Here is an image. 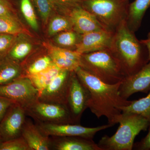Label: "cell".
I'll return each instance as SVG.
<instances>
[{
  "label": "cell",
  "mask_w": 150,
  "mask_h": 150,
  "mask_svg": "<svg viewBox=\"0 0 150 150\" xmlns=\"http://www.w3.org/2000/svg\"><path fill=\"white\" fill-rule=\"evenodd\" d=\"M20 6L22 13L30 26L33 29L37 30L38 23L30 0H20Z\"/></svg>",
  "instance_id": "cell-25"
},
{
  "label": "cell",
  "mask_w": 150,
  "mask_h": 150,
  "mask_svg": "<svg viewBox=\"0 0 150 150\" xmlns=\"http://www.w3.org/2000/svg\"><path fill=\"white\" fill-rule=\"evenodd\" d=\"M21 136L30 150H50V137L43 134L36 124L29 119H26Z\"/></svg>",
  "instance_id": "cell-16"
},
{
  "label": "cell",
  "mask_w": 150,
  "mask_h": 150,
  "mask_svg": "<svg viewBox=\"0 0 150 150\" xmlns=\"http://www.w3.org/2000/svg\"><path fill=\"white\" fill-rule=\"evenodd\" d=\"M114 32L104 28L83 34L75 51L83 54L109 49Z\"/></svg>",
  "instance_id": "cell-12"
},
{
  "label": "cell",
  "mask_w": 150,
  "mask_h": 150,
  "mask_svg": "<svg viewBox=\"0 0 150 150\" xmlns=\"http://www.w3.org/2000/svg\"><path fill=\"white\" fill-rule=\"evenodd\" d=\"M36 123L76 124L66 105L43 102L38 100L25 109Z\"/></svg>",
  "instance_id": "cell-6"
},
{
  "label": "cell",
  "mask_w": 150,
  "mask_h": 150,
  "mask_svg": "<svg viewBox=\"0 0 150 150\" xmlns=\"http://www.w3.org/2000/svg\"><path fill=\"white\" fill-rule=\"evenodd\" d=\"M150 89V61L134 74L124 79L119 88L120 95L128 99L138 92L146 93Z\"/></svg>",
  "instance_id": "cell-14"
},
{
  "label": "cell",
  "mask_w": 150,
  "mask_h": 150,
  "mask_svg": "<svg viewBox=\"0 0 150 150\" xmlns=\"http://www.w3.org/2000/svg\"><path fill=\"white\" fill-rule=\"evenodd\" d=\"M17 35L0 33V60L5 58L14 44Z\"/></svg>",
  "instance_id": "cell-29"
},
{
  "label": "cell",
  "mask_w": 150,
  "mask_h": 150,
  "mask_svg": "<svg viewBox=\"0 0 150 150\" xmlns=\"http://www.w3.org/2000/svg\"><path fill=\"white\" fill-rule=\"evenodd\" d=\"M50 150H101L93 139L79 137H50Z\"/></svg>",
  "instance_id": "cell-15"
},
{
  "label": "cell",
  "mask_w": 150,
  "mask_h": 150,
  "mask_svg": "<svg viewBox=\"0 0 150 150\" xmlns=\"http://www.w3.org/2000/svg\"><path fill=\"white\" fill-rule=\"evenodd\" d=\"M22 76L21 64L6 57L0 60V86L10 83Z\"/></svg>",
  "instance_id": "cell-18"
},
{
  "label": "cell",
  "mask_w": 150,
  "mask_h": 150,
  "mask_svg": "<svg viewBox=\"0 0 150 150\" xmlns=\"http://www.w3.org/2000/svg\"><path fill=\"white\" fill-rule=\"evenodd\" d=\"M122 113L136 114L142 115L150 122V89L148 95L123 108Z\"/></svg>",
  "instance_id": "cell-21"
},
{
  "label": "cell",
  "mask_w": 150,
  "mask_h": 150,
  "mask_svg": "<svg viewBox=\"0 0 150 150\" xmlns=\"http://www.w3.org/2000/svg\"><path fill=\"white\" fill-rule=\"evenodd\" d=\"M150 7V0H135L129 4L126 22L132 32L140 28L145 13Z\"/></svg>",
  "instance_id": "cell-17"
},
{
  "label": "cell",
  "mask_w": 150,
  "mask_h": 150,
  "mask_svg": "<svg viewBox=\"0 0 150 150\" xmlns=\"http://www.w3.org/2000/svg\"><path fill=\"white\" fill-rule=\"evenodd\" d=\"M33 1L43 21L47 22L52 10V2L49 0H33Z\"/></svg>",
  "instance_id": "cell-30"
},
{
  "label": "cell",
  "mask_w": 150,
  "mask_h": 150,
  "mask_svg": "<svg viewBox=\"0 0 150 150\" xmlns=\"http://www.w3.org/2000/svg\"><path fill=\"white\" fill-rule=\"evenodd\" d=\"M109 49L126 78L136 74L149 62L146 47L128 28L126 21L114 31Z\"/></svg>",
  "instance_id": "cell-2"
},
{
  "label": "cell",
  "mask_w": 150,
  "mask_h": 150,
  "mask_svg": "<svg viewBox=\"0 0 150 150\" xmlns=\"http://www.w3.org/2000/svg\"><path fill=\"white\" fill-rule=\"evenodd\" d=\"M117 131L111 137L105 135L98 145L101 150H132L136 137L146 131L150 122L142 115L122 113Z\"/></svg>",
  "instance_id": "cell-3"
},
{
  "label": "cell",
  "mask_w": 150,
  "mask_h": 150,
  "mask_svg": "<svg viewBox=\"0 0 150 150\" xmlns=\"http://www.w3.org/2000/svg\"><path fill=\"white\" fill-rule=\"evenodd\" d=\"M0 16H16L10 0H0Z\"/></svg>",
  "instance_id": "cell-31"
},
{
  "label": "cell",
  "mask_w": 150,
  "mask_h": 150,
  "mask_svg": "<svg viewBox=\"0 0 150 150\" xmlns=\"http://www.w3.org/2000/svg\"><path fill=\"white\" fill-rule=\"evenodd\" d=\"M0 150H30L27 143L21 137L0 142Z\"/></svg>",
  "instance_id": "cell-28"
},
{
  "label": "cell",
  "mask_w": 150,
  "mask_h": 150,
  "mask_svg": "<svg viewBox=\"0 0 150 150\" xmlns=\"http://www.w3.org/2000/svg\"><path fill=\"white\" fill-rule=\"evenodd\" d=\"M56 1L60 3H65L74 1H75V0H56Z\"/></svg>",
  "instance_id": "cell-35"
},
{
  "label": "cell",
  "mask_w": 150,
  "mask_h": 150,
  "mask_svg": "<svg viewBox=\"0 0 150 150\" xmlns=\"http://www.w3.org/2000/svg\"><path fill=\"white\" fill-rule=\"evenodd\" d=\"M79 34L74 30L63 31L57 35L56 38V43L60 46L64 47L76 46L81 40Z\"/></svg>",
  "instance_id": "cell-26"
},
{
  "label": "cell",
  "mask_w": 150,
  "mask_h": 150,
  "mask_svg": "<svg viewBox=\"0 0 150 150\" xmlns=\"http://www.w3.org/2000/svg\"><path fill=\"white\" fill-rule=\"evenodd\" d=\"M83 8L91 14L103 26L114 32L126 21L129 0H75Z\"/></svg>",
  "instance_id": "cell-5"
},
{
  "label": "cell",
  "mask_w": 150,
  "mask_h": 150,
  "mask_svg": "<svg viewBox=\"0 0 150 150\" xmlns=\"http://www.w3.org/2000/svg\"><path fill=\"white\" fill-rule=\"evenodd\" d=\"M133 149L139 150H150V128L147 135L141 142L134 144Z\"/></svg>",
  "instance_id": "cell-33"
},
{
  "label": "cell",
  "mask_w": 150,
  "mask_h": 150,
  "mask_svg": "<svg viewBox=\"0 0 150 150\" xmlns=\"http://www.w3.org/2000/svg\"><path fill=\"white\" fill-rule=\"evenodd\" d=\"M62 70L53 64L46 70L28 77L39 93L46 88Z\"/></svg>",
  "instance_id": "cell-19"
},
{
  "label": "cell",
  "mask_w": 150,
  "mask_h": 150,
  "mask_svg": "<svg viewBox=\"0 0 150 150\" xmlns=\"http://www.w3.org/2000/svg\"><path fill=\"white\" fill-rule=\"evenodd\" d=\"M14 103H15L10 99L0 96V122L9 108Z\"/></svg>",
  "instance_id": "cell-32"
},
{
  "label": "cell",
  "mask_w": 150,
  "mask_h": 150,
  "mask_svg": "<svg viewBox=\"0 0 150 150\" xmlns=\"http://www.w3.org/2000/svg\"><path fill=\"white\" fill-rule=\"evenodd\" d=\"M32 49L31 43L27 41L15 42L6 57L21 64L30 54Z\"/></svg>",
  "instance_id": "cell-22"
},
{
  "label": "cell",
  "mask_w": 150,
  "mask_h": 150,
  "mask_svg": "<svg viewBox=\"0 0 150 150\" xmlns=\"http://www.w3.org/2000/svg\"><path fill=\"white\" fill-rule=\"evenodd\" d=\"M142 42L144 45L146 47L148 52V55H149V62L150 61V32L148 33L147 38L146 39L144 40H141Z\"/></svg>",
  "instance_id": "cell-34"
},
{
  "label": "cell",
  "mask_w": 150,
  "mask_h": 150,
  "mask_svg": "<svg viewBox=\"0 0 150 150\" xmlns=\"http://www.w3.org/2000/svg\"><path fill=\"white\" fill-rule=\"evenodd\" d=\"M75 72L89 92L88 108L91 112L98 118L104 116L112 126L118 123L123 108L132 102L120 95L119 89L122 82L114 84L105 83L80 67Z\"/></svg>",
  "instance_id": "cell-1"
},
{
  "label": "cell",
  "mask_w": 150,
  "mask_h": 150,
  "mask_svg": "<svg viewBox=\"0 0 150 150\" xmlns=\"http://www.w3.org/2000/svg\"><path fill=\"white\" fill-rule=\"evenodd\" d=\"M39 91L29 78L21 77L0 86V96L13 100L26 109L38 99Z\"/></svg>",
  "instance_id": "cell-7"
},
{
  "label": "cell",
  "mask_w": 150,
  "mask_h": 150,
  "mask_svg": "<svg viewBox=\"0 0 150 150\" xmlns=\"http://www.w3.org/2000/svg\"><path fill=\"white\" fill-rule=\"evenodd\" d=\"M53 64V61L49 54L38 56L28 62L24 67H22V77L28 78L36 74L46 70Z\"/></svg>",
  "instance_id": "cell-20"
},
{
  "label": "cell",
  "mask_w": 150,
  "mask_h": 150,
  "mask_svg": "<svg viewBox=\"0 0 150 150\" xmlns=\"http://www.w3.org/2000/svg\"><path fill=\"white\" fill-rule=\"evenodd\" d=\"M90 97L88 91L81 82L75 71L71 72L66 105L76 124H80L82 115L88 108Z\"/></svg>",
  "instance_id": "cell-8"
},
{
  "label": "cell",
  "mask_w": 150,
  "mask_h": 150,
  "mask_svg": "<svg viewBox=\"0 0 150 150\" xmlns=\"http://www.w3.org/2000/svg\"><path fill=\"white\" fill-rule=\"evenodd\" d=\"M49 1H51V2H54L56 1V0H49Z\"/></svg>",
  "instance_id": "cell-36"
},
{
  "label": "cell",
  "mask_w": 150,
  "mask_h": 150,
  "mask_svg": "<svg viewBox=\"0 0 150 150\" xmlns=\"http://www.w3.org/2000/svg\"><path fill=\"white\" fill-rule=\"evenodd\" d=\"M26 116L24 108L16 103L12 105L0 122L1 142L21 136Z\"/></svg>",
  "instance_id": "cell-10"
},
{
  "label": "cell",
  "mask_w": 150,
  "mask_h": 150,
  "mask_svg": "<svg viewBox=\"0 0 150 150\" xmlns=\"http://www.w3.org/2000/svg\"><path fill=\"white\" fill-rule=\"evenodd\" d=\"M80 67L105 83L114 84L126 78L110 49L81 54Z\"/></svg>",
  "instance_id": "cell-4"
},
{
  "label": "cell",
  "mask_w": 150,
  "mask_h": 150,
  "mask_svg": "<svg viewBox=\"0 0 150 150\" xmlns=\"http://www.w3.org/2000/svg\"><path fill=\"white\" fill-rule=\"evenodd\" d=\"M0 142H1V141H0Z\"/></svg>",
  "instance_id": "cell-37"
},
{
  "label": "cell",
  "mask_w": 150,
  "mask_h": 150,
  "mask_svg": "<svg viewBox=\"0 0 150 150\" xmlns=\"http://www.w3.org/2000/svg\"><path fill=\"white\" fill-rule=\"evenodd\" d=\"M71 72L62 70L49 85L39 93L38 100L43 102L66 105V98Z\"/></svg>",
  "instance_id": "cell-11"
},
{
  "label": "cell",
  "mask_w": 150,
  "mask_h": 150,
  "mask_svg": "<svg viewBox=\"0 0 150 150\" xmlns=\"http://www.w3.org/2000/svg\"><path fill=\"white\" fill-rule=\"evenodd\" d=\"M53 63L62 70L75 71L80 67V62L52 52H48Z\"/></svg>",
  "instance_id": "cell-27"
},
{
  "label": "cell",
  "mask_w": 150,
  "mask_h": 150,
  "mask_svg": "<svg viewBox=\"0 0 150 150\" xmlns=\"http://www.w3.org/2000/svg\"><path fill=\"white\" fill-rule=\"evenodd\" d=\"M24 30L16 16H0V33L18 35Z\"/></svg>",
  "instance_id": "cell-23"
},
{
  "label": "cell",
  "mask_w": 150,
  "mask_h": 150,
  "mask_svg": "<svg viewBox=\"0 0 150 150\" xmlns=\"http://www.w3.org/2000/svg\"><path fill=\"white\" fill-rule=\"evenodd\" d=\"M71 8L69 16L73 30L81 34L104 29L105 28L91 14L74 2H69ZM106 29V28H105Z\"/></svg>",
  "instance_id": "cell-13"
},
{
  "label": "cell",
  "mask_w": 150,
  "mask_h": 150,
  "mask_svg": "<svg viewBox=\"0 0 150 150\" xmlns=\"http://www.w3.org/2000/svg\"><path fill=\"white\" fill-rule=\"evenodd\" d=\"M35 124L42 133L48 137H79L90 139H93L98 132L112 126L108 123L96 127H84L80 124Z\"/></svg>",
  "instance_id": "cell-9"
},
{
  "label": "cell",
  "mask_w": 150,
  "mask_h": 150,
  "mask_svg": "<svg viewBox=\"0 0 150 150\" xmlns=\"http://www.w3.org/2000/svg\"><path fill=\"white\" fill-rule=\"evenodd\" d=\"M69 30L73 29L71 23L67 17H55L51 20L48 25V32L50 35Z\"/></svg>",
  "instance_id": "cell-24"
}]
</instances>
